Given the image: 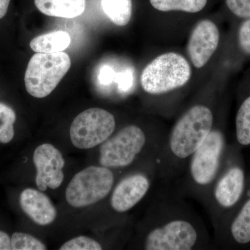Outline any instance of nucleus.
Segmentation results:
<instances>
[{
  "instance_id": "5",
  "label": "nucleus",
  "mask_w": 250,
  "mask_h": 250,
  "mask_svg": "<svg viewBox=\"0 0 250 250\" xmlns=\"http://www.w3.org/2000/svg\"><path fill=\"white\" fill-rule=\"evenodd\" d=\"M116 129L112 113L103 108H90L82 112L70 126V140L75 147L91 149L103 144Z\"/></svg>"
},
{
  "instance_id": "25",
  "label": "nucleus",
  "mask_w": 250,
  "mask_h": 250,
  "mask_svg": "<svg viewBox=\"0 0 250 250\" xmlns=\"http://www.w3.org/2000/svg\"><path fill=\"white\" fill-rule=\"evenodd\" d=\"M11 241L9 235L0 231V250H11Z\"/></svg>"
},
{
  "instance_id": "26",
  "label": "nucleus",
  "mask_w": 250,
  "mask_h": 250,
  "mask_svg": "<svg viewBox=\"0 0 250 250\" xmlns=\"http://www.w3.org/2000/svg\"><path fill=\"white\" fill-rule=\"evenodd\" d=\"M10 4L11 0H0V20L7 14Z\"/></svg>"
},
{
  "instance_id": "12",
  "label": "nucleus",
  "mask_w": 250,
  "mask_h": 250,
  "mask_svg": "<svg viewBox=\"0 0 250 250\" xmlns=\"http://www.w3.org/2000/svg\"><path fill=\"white\" fill-rule=\"evenodd\" d=\"M20 205L24 213L37 225L47 226L57 218V209L48 196L40 190L27 188L21 192Z\"/></svg>"
},
{
  "instance_id": "8",
  "label": "nucleus",
  "mask_w": 250,
  "mask_h": 250,
  "mask_svg": "<svg viewBox=\"0 0 250 250\" xmlns=\"http://www.w3.org/2000/svg\"><path fill=\"white\" fill-rule=\"evenodd\" d=\"M198 239L196 229L184 220H174L152 229L146 237L147 250H188Z\"/></svg>"
},
{
  "instance_id": "7",
  "label": "nucleus",
  "mask_w": 250,
  "mask_h": 250,
  "mask_svg": "<svg viewBox=\"0 0 250 250\" xmlns=\"http://www.w3.org/2000/svg\"><path fill=\"white\" fill-rule=\"evenodd\" d=\"M225 142L221 131L211 130L201 146L192 154L190 176L198 185H208L214 180L220 167Z\"/></svg>"
},
{
  "instance_id": "15",
  "label": "nucleus",
  "mask_w": 250,
  "mask_h": 250,
  "mask_svg": "<svg viewBox=\"0 0 250 250\" xmlns=\"http://www.w3.org/2000/svg\"><path fill=\"white\" fill-rule=\"evenodd\" d=\"M71 38L65 31H57L37 36L31 41L30 47L36 53H56L66 49Z\"/></svg>"
},
{
  "instance_id": "14",
  "label": "nucleus",
  "mask_w": 250,
  "mask_h": 250,
  "mask_svg": "<svg viewBox=\"0 0 250 250\" xmlns=\"http://www.w3.org/2000/svg\"><path fill=\"white\" fill-rule=\"evenodd\" d=\"M36 8L42 14L52 17L74 18L85 9V0H34Z\"/></svg>"
},
{
  "instance_id": "21",
  "label": "nucleus",
  "mask_w": 250,
  "mask_h": 250,
  "mask_svg": "<svg viewBox=\"0 0 250 250\" xmlns=\"http://www.w3.org/2000/svg\"><path fill=\"white\" fill-rule=\"evenodd\" d=\"M13 250H45L47 247L40 240L28 233L16 232L11 238Z\"/></svg>"
},
{
  "instance_id": "18",
  "label": "nucleus",
  "mask_w": 250,
  "mask_h": 250,
  "mask_svg": "<svg viewBox=\"0 0 250 250\" xmlns=\"http://www.w3.org/2000/svg\"><path fill=\"white\" fill-rule=\"evenodd\" d=\"M230 231L233 240L238 244L250 243V198L233 220Z\"/></svg>"
},
{
  "instance_id": "1",
  "label": "nucleus",
  "mask_w": 250,
  "mask_h": 250,
  "mask_svg": "<svg viewBox=\"0 0 250 250\" xmlns=\"http://www.w3.org/2000/svg\"><path fill=\"white\" fill-rule=\"evenodd\" d=\"M211 111L203 105L192 106L174 125L169 139L171 152L184 159L195 152L210 134L213 126Z\"/></svg>"
},
{
  "instance_id": "20",
  "label": "nucleus",
  "mask_w": 250,
  "mask_h": 250,
  "mask_svg": "<svg viewBox=\"0 0 250 250\" xmlns=\"http://www.w3.org/2000/svg\"><path fill=\"white\" fill-rule=\"evenodd\" d=\"M16 121V115L13 108L0 103V143L6 144L14 139Z\"/></svg>"
},
{
  "instance_id": "3",
  "label": "nucleus",
  "mask_w": 250,
  "mask_h": 250,
  "mask_svg": "<svg viewBox=\"0 0 250 250\" xmlns=\"http://www.w3.org/2000/svg\"><path fill=\"white\" fill-rule=\"evenodd\" d=\"M70 67L71 60L65 52L34 54L24 75L26 90L34 98H46L55 89Z\"/></svg>"
},
{
  "instance_id": "22",
  "label": "nucleus",
  "mask_w": 250,
  "mask_h": 250,
  "mask_svg": "<svg viewBox=\"0 0 250 250\" xmlns=\"http://www.w3.org/2000/svg\"><path fill=\"white\" fill-rule=\"evenodd\" d=\"M60 250H101L103 247L100 243L89 237L81 236L65 242Z\"/></svg>"
},
{
  "instance_id": "13",
  "label": "nucleus",
  "mask_w": 250,
  "mask_h": 250,
  "mask_svg": "<svg viewBox=\"0 0 250 250\" xmlns=\"http://www.w3.org/2000/svg\"><path fill=\"white\" fill-rule=\"evenodd\" d=\"M245 187L244 170L239 166H233L217 182L214 189L215 200L223 208H231L241 200Z\"/></svg>"
},
{
  "instance_id": "6",
  "label": "nucleus",
  "mask_w": 250,
  "mask_h": 250,
  "mask_svg": "<svg viewBox=\"0 0 250 250\" xmlns=\"http://www.w3.org/2000/svg\"><path fill=\"white\" fill-rule=\"evenodd\" d=\"M146 143V134L141 128L136 125L125 126L102 145L100 164L108 168L126 167L141 152Z\"/></svg>"
},
{
  "instance_id": "4",
  "label": "nucleus",
  "mask_w": 250,
  "mask_h": 250,
  "mask_svg": "<svg viewBox=\"0 0 250 250\" xmlns=\"http://www.w3.org/2000/svg\"><path fill=\"white\" fill-rule=\"evenodd\" d=\"M113 184L114 176L109 168L89 166L74 176L65 190V198L75 208L89 207L107 196Z\"/></svg>"
},
{
  "instance_id": "19",
  "label": "nucleus",
  "mask_w": 250,
  "mask_h": 250,
  "mask_svg": "<svg viewBox=\"0 0 250 250\" xmlns=\"http://www.w3.org/2000/svg\"><path fill=\"white\" fill-rule=\"evenodd\" d=\"M236 135L238 143L243 146L250 145V96L243 102L237 112Z\"/></svg>"
},
{
  "instance_id": "10",
  "label": "nucleus",
  "mask_w": 250,
  "mask_h": 250,
  "mask_svg": "<svg viewBox=\"0 0 250 250\" xmlns=\"http://www.w3.org/2000/svg\"><path fill=\"white\" fill-rule=\"evenodd\" d=\"M219 41L218 28L212 21L203 20L195 26L188 44V53L194 66H205L218 48Z\"/></svg>"
},
{
  "instance_id": "2",
  "label": "nucleus",
  "mask_w": 250,
  "mask_h": 250,
  "mask_svg": "<svg viewBox=\"0 0 250 250\" xmlns=\"http://www.w3.org/2000/svg\"><path fill=\"white\" fill-rule=\"evenodd\" d=\"M191 76V68L180 54L168 52L159 56L145 67L141 83L146 93L160 95L183 86Z\"/></svg>"
},
{
  "instance_id": "11",
  "label": "nucleus",
  "mask_w": 250,
  "mask_h": 250,
  "mask_svg": "<svg viewBox=\"0 0 250 250\" xmlns=\"http://www.w3.org/2000/svg\"><path fill=\"white\" fill-rule=\"evenodd\" d=\"M150 187L149 179L142 174H132L118 183L112 193V208L125 213L135 207L147 194Z\"/></svg>"
},
{
  "instance_id": "24",
  "label": "nucleus",
  "mask_w": 250,
  "mask_h": 250,
  "mask_svg": "<svg viewBox=\"0 0 250 250\" xmlns=\"http://www.w3.org/2000/svg\"><path fill=\"white\" fill-rule=\"evenodd\" d=\"M238 41L242 51L250 55V18L243 22L240 27Z\"/></svg>"
},
{
  "instance_id": "16",
  "label": "nucleus",
  "mask_w": 250,
  "mask_h": 250,
  "mask_svg": "<svg viewBox=\"0 0 250 250\" xmlns=\"http://www.w3.org/2000/svg\"><path fill=\"white\" fill-rule=\"evenodd\" d=\"M101 6L108 19L117 26L124 27L131 21L132 0H102Z\"/></svg>"
},
{
  "instance_id": "23",
  "label": "nucleus",
  "mask_w": 250,
  "mask_h": 250,
  "mask_svg": "<svg viewBox=\"0 0 250 250\" xmlns=\"http://www.w3.org/2000/svg\"><path fill=\"white\" fill-rule=\"evenodd\" d=\"M226 4L235 16L250 18V0H226Z\"/></svg>"
},
{
  "instance_id": "9",
  "label": "nucleus",
  "mask_w": 250,
  "mask_h": 250,
  "mask_svg": "<svg viewBox=\"0 0 250 250\" xmlns=\"http://www.w3.org/2000/svg\"><path fill=\"white\" fill-rule=\"evenodd\" d=\"M36 168V184L39 190L45 192L47 189L56 190L64 180L62 172L65 160L57 148L49 143L36 147L33 156Z\"/></svg>"
},
{
  "instance_id": "17",
  "label": "nucleus",
  "mask_w": 250,
  "mask_h": 250,
  "mask_svg": "<svg viewBox=\"0 0 250 250\" xmlns=\"http://www.w3.org/2000/svg\"><path fill=\"white\" fill-rule=\"evenodd\" d=\"M208 0H149L152 7L162 12L179 11L186 13L200 12L205 9Z\"/></svg>"
}]
</instances>
